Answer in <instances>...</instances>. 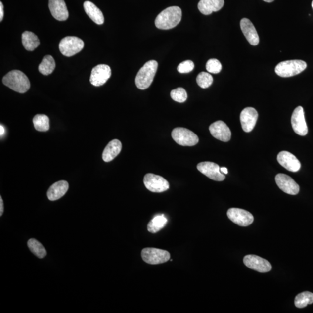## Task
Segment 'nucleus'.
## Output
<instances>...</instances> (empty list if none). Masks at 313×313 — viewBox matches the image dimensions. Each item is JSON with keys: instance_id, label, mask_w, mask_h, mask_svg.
I'll use <instances>...</instances> for the list:
<instances>
[{"instance_id": "nucleus-1", "label": "nucleus", "mask_w": 313, "mask_h": 313, "mask_svg": "<svg viewBox=\"0 0 313 313\" xmlns=\"http://www.w3.org/2000/svg\"><path fill=\"white\" fill-rule=\"evenodd\" d=\"M182 12L177 6H170L161 12L155 20L158 29L169 30L176 27L181 21Z\"/></svg>"}, {"instance_id": "nucleus-2", "label": "nucleus", "mask_w": 313, "mask_h": 313, "mask_svg": "<svg viewBox=\"0 0 313 313\" xmlns=\"http://www.w3.org/2000/svg\"><path fill=\"white\" fill-rule=\"evenodd\" d=\"M3 84L13 90L20 93H26L30 88L28 77L19 70H12L2 79Z\"/></svg>"}, {"instance_id": "nucleus-3", "label": "nucleus", "mask_w": 313, "mask_h": 313, "mask_svg": "<svg viewBox=\"0 0 313 313\" xmlns=\"http://www.w3.org/2000/svg\"><path fill=\"white\" fill-rule=\"evenodd\" d=\"M158 68V63L156 60H150L137 73L135 79L136 86L138 89H146L152 84Z\"/></svg>"}, {"instance_id": "nucleus-4", "label": "nucleus", "mask_w": 313, "mask_h": 313, "mask_svg": "<svg viewBox=\"0 0 313 313\" xmlns=\"http://www.w3.org/2000/svg\"><path fill=\"white\" fill-rule=\"evenodd\" d=\"M307 64L302 60H286L276 66L275 73L282 77H290L299 75L306 69Z\"/></svg>"}, {"instance_id": "nucleus-5", "label": "nucleus", "mask_w": 313, "mask_h": 313, "mask_svg": "<svg viewBox=\"0 0 313 313\" xmlns=\"http://www.w3.org/2000/svg\"><path fill=\"white\" fill-rule=\"evenodd\" d=\"M171 135L176 143L180 146H193L199 142L197 134L185 128H176L172 131Z\"/></svg>"}, {"instance_id": "nucleus-6", "label": "nucleus", "mask_w": 313, "mask_h": 313, "mask_svg": "<svg viewBox=\"0 0 313 313\" xmlns=\"http://www.w3.org/2000/svg\"><path fill=\"white\" fill-rule=\"evenodd\" d=\"M141 256L146 263L150 265L166 263L171 257L170 254L167 251L155 248H144Z\"/></svg>"}, {"instance_id": "nucleus-7", "label": "nucleus", "mask_w": 313, "mask_h": 313, "mask_svg": "<svg viewBox=\"0 0 313 313\" xmlns=\"http://www.w3.org/2000/svg\"><path fill=\"white\" fill-rule=\"evenodd\" d=\"M84 46L83 40L75 36L66 37L59 44L60 52L67 57L76 55L83 49Z\"/></svg>"}, {"instance_id": "nucleus-8", "label": "nucleus", "mask_w": 313, "mask_h": 313, "mask_svg": "<svg viewBox=\"0 0 313 313\" xmlns=\"http://www.w3.org/2000/svg\"><path fill=\"white\" fill-rule=\"evenodd\" d=\"M143 182L147 189L153 193H163L170 188V184L166 179L153 174H146Z\"/></svg>"}, {"instance_id": "nucleus-9", "label": "nucleus", "mask_w": 313, "mask_h": 313, "mask_svg": "<svg viewBox=\"0 0 313 313\" xmlns=\"http://www.w3.org/2000/svg\"><path fill=\"white\" fill-rule=\"evenodd\" d=\"M227 215L232 222L242 227L248 226L254 220L253 215L250 212L240 208H230L227 211Z\"/></svg>"}, {"instance_id": "nucleus-10", "label": "nucleus", "mask_w": 313, "mask_h": 313, "mask_svg": "<svg viewBox=\"0 0 313 313\" xmlns=\"http://www.w3.org/2000/svg\"><path fill=\"white\" fill-rule=\"evenodd\" d=\"M111 75L112 70L110 67L102 64L93 67L90 77V82L94 86H102L110 78Z\"/></svg>"}, {"instance_id": "nucleus-11", "label": "nucleus", "mask_w": 313, "mask_h": 313, "mask_svg": "<svg viewBox=\"0 0 313 313\" xmlns=\"http://www.w3.org/2000/svg\"><path fill=\"white\" fill-rule=\"evenodd\" d=\"M243 261L247 267L259 272H268L272 269L270 262L257 255H246L244 258Z\"/></svg>"}, {"instance_id": "nucleus-12", "label": "nucleus", "mask_w": 313, "mask_h": 313, "mask_svg": "<svg viewBox=\"0 0 313 313\" xmlns=\"http://www.w3.org/2000/svg\"><path fill=\"white\" fill-rule=\"evenodd\" d=\"M291 124L296 134L300 136L307 134L308 129L306 123L304 110L302 106H298L294 110L291 117Z\"/></svg>"}, {"instance_id": "nucleus-13", "label": "nucleus", "mask_w": 313, "mask_h": 313, "mask_svg": "<svg viewBox=\"0 0 313 313\" xmlns=\"http://www.w3.org/2000/svg\"><path fill=\"white\" fill-rule=\"evenodd\" d=\"M197 168L200 173L212 180L221 181L225 179L224 175L221 173V168L217 164L206 161L198 164Z\"/></svg>"}, {"instance_id": "nucleus-14", "label": "nucleus", "mask_w": 313, "mask_h": 313, "mask_svg": "<svg viewBox=\"0 0 313 313\" xmlns=\"http://www.w3.org/2000/svg\"><path fill=\"white\" fill-rule=\"evenodd\" d=\"M275 182L280 189L285 193L297 195L299 192V185L292 178L287 175L278 174L275 178Z\"/></svg>"}, {"instance_id": "nucleus-15", "label": "nucleus", "mask_w": 313, "mask_h": 313, "mask_svg": "<svg viewBox=\"0 0 313 313\" xmlns=\"http://www.w3.org/2000/svg\"><path fill=\"white\" fill-rule=\"evenodd\" d=\"M258 113L253 107H247L240 114V122L245 133H250L257 123Z\"/></svg>"}, {"instance_id": "nucleus-16", "label": "nucleus", "mask_w": 313, "mask_h": 313, "mask_svg": "<svg viewBox=\"0 0 313 313\" xmlns=\"http://www.w3.org/2000/svg\"><path fill=\"white\" fill-rule=\"evenodd\" d=\"M277 160L281 166L293 173L298 172L301 167L300 161L297 158L294 154L287 151H281L278 154Z\"/></svg>"}, {"instance_id": "nucleus-17", "label": "nucleus", "mask_w": 313, "mask_h": 313, "mask_svg": "<svg viewBox=\"0 0 313 313\" xmlns=\"http://www.w3.org/2000/svg\"><path fill=\"white\" fill-rule=\"evenodd\" d=\"M209 130L212 135L222 142H227L231 139V131L224 121H217L212 124Z\"/></svg>"}, {"instance_id": "nucleus-18", "label": "nucleus", "mask_w": 313, "mask_h": 313, "mask_svg": "<svg viewBox=\"0 0 313 313\" xmlns=\"http://www.w3.org/2000/svg\"><path fill=\"white\" fill-rule=\"evenodd\" d=\"M49 8L53 18L59 21H65L69 12L64 0H49Z\"/></svg>"}, {"instance_id": "nucleus-19", "label": "nucleus", "mask_w": 313, "mask_h": 313, "mask_svg": "<svg viewBox=\"0 0 313 313\" xmlns=\"http://www.w3.org/2000/svg\"><path fill=\"white\" fill-rule=\"evenodd\" d=\"M240 27L249 43L252 45H257L259 43L258 34L250 20L247 18L242 19L240 22Z\"/></svg>"}, {"instance_id": "nucleus-20", "label": "nucleus", "mask_w": 313, "mask_h": 313, "mask_svg": "<svg viewBox=\"0 0 313 313\" xmlns=\"http://www.w3.org/2000/svg\"><path fill=\"white\" fill-rule=\"evenodd\" d=\"M69 183L65 180H60L53 184L47 192V196L50 201H56L65 196L69 189Z\"/></svg>"}, {"instance_id": "nucleus-21", "label": "nucleus", "mask_w": 313, "mask_h": 313, "mask_svg": "<svg viewBox=\"0 0 313 313\" xmlns=\"http://www.w3.org/2000/svg\"><path fill=\"white\" fill-rule=\"evenodd\" d=\"M224 4V0H200L198 4V8L201 13L208 15L213 12L220 11Z\"/></svg>"}, {"instance_id": "nucleus-22", "label": "nucleus", "mask_w": 313, "mask_h": 313, "mask_svg": "<svg viewBox=\"0 0 313 313\" xmlns=\"http://www.w3.org/2000/svg\"><path fill=\"white\" fill-rule=\"evenodd\" d=\"M122 149V144L118 139H114L110 142L104 149L102 159L105 162H110L119 155Z\"/></svg>"}, {"instance_id": "nucleus-23", "label": "nucleus", "mask_w": 313, "mask_h": 313, "mask_svg": "<svg viewBox=\"0 0 313 313\" xmlns=\"http://www.w3.org/2000/svg\"><path fill=\"white\" fill-rule=\"evenodd\" d=\"M84 8L85 11L92 21L97 25H102L104 22L103 13L97 6L90 1H86L84 3Z\"/></svg>"}, {"instance_id": "nucleus-24", "label": "nucleus", "mask_w": 313, "mask_h": 313, "mask_svg": "<svg viewBox=\"0 0 313 313\" xmlns=\"http://www.w3.org/2000/svg\"><path fill=\"white\" fill-rule=\"evenodd\" d=\"M22 44L23 46L29 51H33L40 45V40L35 34L26 31L22 34Z\"/></svg>"}, {"instance_id": "nucleus-25", "label": "nucleus", "mask_w": 313, "mask_h": 313, "mask_svg": "<svg viewBox=\"0 0 313 313\" xmlns=\"http://www.w3.org/2000/svg\"><path fill=\"white\" fill-rule=\"evenodd\" d=\"M167 220L164 215H157L149 222L147 230L151 233H156L166 226Z\"/></svg>"}, {"instance_id": "nucleus-26", "label": "nucleus", "mask_w": 313, "mask_h": 313, "mask_svg": "<svg viewBox=\"0 0 313 313\" xmlns=\"http://www.w3.org/2000/svg\"><path fill=\"white\" fill-rule=\"evenodd\" d=\"M56 64L54 59L50 55L44 57L41 63L40 64L39 70L43 75H50L55 69Z\"/></svg>"}, {"instance_id": "nucleus-27", "label": "nucleus", "mask_w": 313, "mask_h": 313, "mask_svg": "<svg viewBox=\"0 0 313 313\" xmlns=\"http://www.w3.org/2000/svg\"><path fill=\"white\" fill-rule=\"evenodd\" d=\"M34 126L40 132H46L49 130V117L45 114H37L33 118Z\"/></svg>"}, {"instance_id": "nucleus-28", "label": "nucleus", "mask_w": 313, "mask_h": 313, "mask_svg": "<svg viewBox=\"0 0 313 313\" xmlns=\"http://www.w3.org/2000/svg\"><path fill=\"white\" fill-rule=\"evenodd\" d=\"M313 304V294L306 291L299 294L295 299V305L298 308H304L308 305Z\"/></svg>"}, {"instance_id": "nucleus-29", "label": "nucleus", "mask_w": 313, "mask_h": 313, "mask_svg": "<svg viewBox=\"0 0 313 313\" xmlns=\"http://www.w3.org/2000/svg\"><path fill=\"white\" fill-rule=\"evenodd\" d=\"M28 246L30 251L39 258H44L46 255V251L45 248L36 239H30L28 242Z\"/></svg>"}, {"instance_id": "nucleus-30", "label": "nucleus", "mask_w": 313, "mask_h": 313, "mask_svg": "<svg viewBox=\"0 0 313 313\" xmlns=\"http://www.w3.org/2000/svg\"><path fill=\"white\" fill-rule=\"evenodd\" d=\"M213 77L210 73L201 72L197 77V83L202 89H207L213 83Z\"/></svg>"}, {"instance_id": "nucleus-31", "label": "nucleus", "mask_w": 313, "mask_h": 313, "mask_svg": "<svg viewBox=\"0 0 313 313\" xmlns=\"http://www.w3.org/2000/svg\"><path fill=\"white\" fill-rule=\"evenodd\" d=\"M171 97L176 102L183 103L187 99V93L186 90L179 87V88L172 90Z\"/></svg>"}, {"instance_id": "nucleus-32", "label": "nucleus", "mask_w": 313, "mask_h": 313, "mask_svg": "<svg viewBox=\"0 0 313 313\" xmlns=\"http://www.w3.org/2000/svg\"><path fill=\"white\" fill-rule=\"evenodd\" d=\"M222 69L221 63L216 59L208 60L206 65V69L209 73L217 74L220 73Z\"/></svg>"}, {"instance_id": "nucleus-33", "label": "nucleus", "mask_w": 313, "mask_h": 313, "mask_svg": "<svg viewBox=\"0 0 313 313\" xmlns=\"http://www.w3.org/2000/svg\"><path fill=\"white\" fill-rule=\"evenodd\" d=\"M194 64L191 60H186L179 64L178 66V71L180 73H188L193 71Z\"/></svg>"}, {"instance_id": "nucleus-34", "label": "nucleus", "mask_w": 313, "mask_h": 313, "mask_svg": "<svg viewBox=\"0 0 313 313\" xmlns=\"http://www.w3.org/2000/svg\"><path fill=\"white\" fill-rule=\"evenodd\" d=\"M3 18H4V6L2 2H0V21L2 22Z\"/></svg>"}, {"instance_id": "nucleus-35", "label": "nucleus", "mask_w": 313, "mask_h": 313, "mask_svg": "<svg viewBox=\"0 0 313 313\" xmlns=\"http://www.w3.org/2000/svg\"><path fill=\"white\" fill-rule=\"evenodd\" d=\"M4 203H3L2 198L0 197V216H2L3 213H4Z\"/></svg>"}, {"instance_id": "nucleus-36", "label": "nucleus", "mask_w": 313, "mask_h": 313, "mask_svg": "<svg viewBox=\"0 0 313 313\" xmlns=\"http://www.w3.org/2000/svg\"><path fill=\"white\" fill-rule=\"evenodd\" d=\"M220 171L222 174H228V170L227 168L225 167H222L220 168Z\"/></svg>"}, {"instance_id": "nucleus-37", "label": "nucleus", "mask_w": 313, "mask_h": 313, "mask_svg": "<svg viewBox=\"0 0 313 313\" xmlns=\"http://www.w3.org/2000/svg\"><path fill=\"white\" fill-rule=\"evenodd\" d=\"M0 131H1V132H0V134H1V136H2L3 134H5L4 127H3L2 125L0 126Z\"/></svg>"}, {"instance_id": "nucleus-38", "label": "nucleus", "mask_w": 313, "mask_h": 313, "mask_svg": "<svg viewBox=\"0 0 313 313\" xmlns=\"http://www.w3.org/2000/svg\"><path fill=\"white\" fill-rule=\"evenodd\" d=\"M263 1L267 2H273L274 0H263Z\"/></svg>"}, {"instance_id": "nucleus-39", "label": "nucleus", "mask_w": 313, "mask_h": 313, "mask_svg": "<svg viewBox=\"0 0 313 313\" xmlns=\"http://www.w3.org/2000/svg\"><path fill=\"white\" fill-rule=\"evenodd\" d=\"M312 8H313V1H312Z\"/></svg>"}]
</instances>
